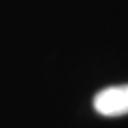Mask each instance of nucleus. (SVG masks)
<instances>
[{"label":"nucleus","instance_id":"obj_1","mask_svg":"<svg viewBox=\"0 0 128 128\" xmlns=\"http://www.w3.org/2000/svg\"><path fill=\"white\" fill-rule=\"evenodd\" d=\"M94 110L103 116H122L128 114V84L104 88L93 100Z\"/></svg>","mask_w":128,"mask_h":128}]
</instances>
